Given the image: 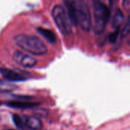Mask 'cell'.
<instances>
[{"instance_id":"obj_2","label":"cell","mask_w":130,"mask_h":130,"mask_svg":"<svg viewBox=\"0 0 130 130\" xmlns=\"http://www.w3.org/2000/svg\"><path fill=\"white\" fill-rule=\"evenodd\" d=\"M92 5L93 14V30L97 35L101 34L109 21L110 11L105 3V0H89Z\"/></svg>"},{"instance_id":"obj_8","label":"cell","mask_w":130,"mask_h":130,"mask_svg":"<svg viewBox=\"0 0 130 130\" xmlns=\"http://www.w3.org/2000/svg\"><path fill=\"white\" fill-rule=\"evenodd\" d=\"M8 107L12 108H18V109H28L34 107L37 105H38V103H33V102H28V101H10L6 104Z\"/></svg>"},{"instance_id":"obj_15","label":"cell","mask_w":130,"mask_h":130,"mask_svg":"<svg viewBox=\"0 0 130 130\" xmlns=\"http://www.w3.org/2000/svg\"><path fill=\"white\" fill-rule=\"evenodd\" d=\"M123 6L126 11H130V0H123Z\"/></svg>"},{"instance_id":"obj_7","label":"cell","mask_w":130,"mask_h":130,"mask_svg":"<svg viewBox=\"0 0 130 130\" xmlns=\"http://www.w3.org/2000/svg\"><path fill=\"white\" fill-rule=\"evenodd\" d=\"M25 124L27 129L41 130L43 128V124L41 120L35 117H25Z\"/></svg>"},{"instance_id":"obj_13","label":"cell","mask_w":130,"mask_h":130,"mask_svg":"<svg viewBox=\"0 0 130 130\" xmlns=\"http://www.w3.org/2000/svg\"><path fill=\"white\" fill-rule=\"evenodd\" d=\"M130 33V15L128 17V19L126 21V23L123 27V29L122 30L121 32V35L122 37H126Z\"/></svg>"},{"instance_id":"obj_9","label":"cell","mask_w":130,"mask_h":130,"mask_svg":"<svg viewBox=\"0 0 130 130\" xmlns=\"http://www.w3.org/2000/svg\"><path fill=\"white\" fill-rule=\"evenodd\" d=\"M37 31L39 33V34L41 36H42L48 42L51 43H54L56 42V36L54 34V33L47 28L44 27H38L37 29Z\"/></svg>"},{"instance_id":"obj_6","label":"cell","mask_w":130,"mask_h":130,"mask_svg":"<svg viewBox=\"0 0 130 130\" xmlns=\"http://www.w3.org/2000/svg\"><path fill=\"white\" fill-rule=\"evenodd\" d=\"M0 73L2 77L8 82H23L28 78V77L21 72L10 69H0Z\"/></svg>"},{"instance_id":"obj_16","label":"cell","mask_w":130,"mask_h":130,"mask_svg":"<svg viewBox=\"0 0 130 130\" xmlns=\"http://www.w3.org/2000/svg\"><path fill=\"white\" fill-rule=\"evenodd\" d=\"M116 0H109V5L111 8L113 7V5L116 4Z\"/></svg>"},{"instance_id":"obj_10","label":"cell","mask_w":130,"mask_h":130,"mask_svg":"<svg viewBox=\"0 0 130 130\" xmlns=\"http://www.w3.org/2000/svg\"><path fill=\"white\" fill-rule=\"evenodd\" d=\"M125 20V16L123 13V11L120 8H116L113 18V22H112V26L115 29L120 28L122 24L123 23Z\"/></svg>"},{"instance_id":"obj_12","label":"cell","mask_w":130,"mask_h":130,"mask_svg":"<svg viewBox=\"0 0 130 130\" xmlns=\"http://www.w3.org/2000/svg\"><path fill=\"white\" fill-rule=\"evenodd\" d=\"M13 121L15 124V126L21 130H26L27 128L25 126V117H21L17 114H14L13 117Z\"/></svg>"},{"instance_id":"obj_14","label":"cell","mask_w":130,"mask_h":130,"mask_svg":"<svg viewBox=\"0 0 130 130\" xmlns=\"http://www.w3.org/2000/svg\"><path fill=\"white\" fill-rule=\"evenodd\" d=\"M119 35H120V28H117L116 29V30L113 33H111L110 35H109V40L110 43H114L116 42L118 37H119Z\"/></svg>"},{"instance_id":"obj_3","label":"cell","mask_w":130,"mask_h":130,"mask_svg":"<svg viewBox=\"0 0 130 130\" xmlns=\"http://www.w3.org/2000/svg\"><path fill=\"white\" fill-rule=\"evenodd\" d=\"M77 25L84 31H89L92 26L91 14L85 0H72Z\"/></svg>"},{"instance_id":"obj_5","label":"cell","mask_w":130,"mask_h":130,"mask_svg":"<svg viewBox=\"0 0 130 130\" xmlns=\"http://www.w3.org/2000/svg\"><path fill=\"white\" fill-rule=\"evenodd\" d=\"M13 60L19 66L24 68L31 69L37 65V59L31 55L25 53L21 51H15L12 56Z\"/></svg>"},{"instance_id":"obj_11","label":"cell","mask_w":130,"mask_h":130,"mask_svg":"<svg viewBox=\"0 0 130 130\" xmlns=\"http://www.w3.org/2000/svg\"><path fill=\"white\" fill-rule=\"evenodd\" d=\"M17 85L11 83L8 81H3L0 79V94H6L14 91L17 89Z\"/></svg>"},{"instance_id":"obj_17","label":"cell","mask_w":130,"mask_h":130,"mask_svg":"<svg viewBox=\"0 0 130 130\" xmlns=\"http://www.w3.org/2000/svg\"><path fill=\"white\" fill-rule=\"evenodd\" d=\"M5 130H13V129H5Z\"/></svg>"},{"instance_id":"obj_4","label":"cell","mask_w":130,"mask_h":130,"mask_svg":"<svg viewBox=\"0 0 130 130\" xmlns=\"http://www.w3.org/2000/svg\"><path fill=\"white\" fill-rule=\"evenodd\" d=\"M51 16L55 25L62 34L67 36L71 33L73 25L63 5H55L51 10Z\"/></svg>"},{"instance_id":"obj_1","label":"cell","mask_w":130,"mask_h":130,"mask_svg":"<svg viewBox=\"0 0 130 130\" xmlns=\"http://www.w3.org/2000/svg\"><path fill=\"white\" fill-rule=\"evenodd\" d=\"M15 45L25 53L31 56H44L48 53V47L38 37L26 34H19L13 37Z\"/></svg>"}]
</instances>
